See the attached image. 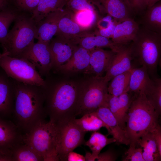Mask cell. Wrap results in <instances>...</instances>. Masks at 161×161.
<instances>
[{
  "label": "cell",
  "mask_w": 161,
  "mask_h": 161,
  "mask_svg": "<svg viewBox=\"0 0 161 161\" xmlns=\"http://www.w3.org/2000/svg\"><path fill=\"white\" fill-rule=\"evenodd\" d=\"M13 80L14 96L12 115L14 123L24 134L46 116L44 108V95L42 86Z\"/></svg>",
  "instance_id": "6da1fadb"
},
{
  "label": "cell",
  "mask_w": 161,
  "mask_h": 161,
  "mask_svg": "<svg viewBox=\"0 0 161 161\" xmlns=\"http://www.w3.org/2000/svg\"><path fill=\"white\" fill-rule=\"evenodd\" d=\"M44 81V108L49 120L56 123L75 118L79 89L72 83H60L48 79Z\"/></svg>",
  "instance_id": "7a4b0ae2"
},
{
  "label": "cell",
  "mask_w": 161,
  "mask_h": 161,
  "mask_svg": "<svg viewBox=\"0 0 161 161\" xmlns=\"http://www.w3.org/2000/svg\"><path fill=\"white\" fill-rule=\"evenodd\" d=\"M127 112L125 131L130 146L158 124V115L144 94L135 95Z\"/></svg>",
  "instance_id": "3957f363"
},
{
  "label": "cell",
  "mask_w": 161,
  "mask_h": 161,
  "mask_svg": "<svg viewBox=\"0 0 161 161\" xmlns=\"http://www.w3.org/2000/svg\"><path fill=\"white\" fill-rule=\"evenodd\" d=\"M129 46L132 59L145 67L150 76L156 77L161 53V33L140 27Z\"/></svg>",
  "instance_id": "277c9868"
},
{
  "label": "cell",
  "mask_w": 161,
  "mask_h": 161,
  "mask_svg": "<svg viewBox=\"0 0 161 161\" xmlns=\"http://www.w3.org/2000/svg\"><path fill=\"white\" fill-rule=\"evenodd\" d=\"M1 47L3 55L18 58L28 47L34 42L36 24L31 14L21 11L14 21Z\"/></svg>",
  "instance_id": "5b68a950"
},
{
  "label": "cell",
  "mask_w": 161,
  "mask_h": 161,
  "mask_svg": "<svg viewBox=\"0 0 161 161\" xmlns=\"http://www.w3.org/2000/svg\"><path fill=\"white\" fill-rule=\"evenodd\" d=\"M22 141L30 145L44 161H59L56 149V131L55 123L45 119L39 121L27 133Z\"/></svg>",
  "instance_id": "8992f818"
},
{
  "label": "cell",
  "mask_w": 161,
  "mask_h": 161,
  "mask_svg": "<svg viewBox=\"0 0 161 161\" xmlns=\"http://www.w3.org/2000/svg\"><path fill=\"white\" fill-rule=\"evenodd\" d=\"M108 83L103 76H93L86 81L79 90L77 116L95 111L104 106L108 93Z\"/></svg>",
  "instance_id": "52a82bcc"
},
{
  "label": "cell",
  "mask_w": 161,
  "mask_h": 161,
  "mask_svg": "<svg viewBox=\"0 0 161 161\" xmlns=\"http://www.w3.org/2000/svg\"><path fill=\"white\" fill-rule=\"evenodd\" d=\"M75 118L55 123L56 149L59 161H67L68 154L85 142L86 132L76 123Z\"/></svg>",
  "instance_id": "ba28073f"
},
{
  "label": "cell",
  "mask_w": 161,
  "mask_h": 161,
  "mask_svg": "<svg viewBox=\"0 0 161 161\" xmlns=\"http://www.w3.org/2000/svg\"><path fill=\"white\" fill-rule=\"evenodd\" d=\"M0 67L11 78L24 83L43 86L45 81L35 66L26 60L2 54Z\"/></svg>",
  "instance_id": "9c48e42d"
},
{
  "label": "cell",
  "mask_w": 161,
  "mask_h": 161,
  "mask_svg": "<svg viewBox=\"0 0 161 161\" xmlns=\"http://www.w3.org/2000/svg\"><path fill=\"white\" fill-rule=\"evenodd\" d=\"M49 44L38 41L27 48L18 58L27 60L35 67L40 75H47L52 69Z\"/></svg>",
  "instance_id": "30bf717a"
},
{
  "label": "cell",
  "mask_w": 161,
  "mask_h": 161,
  "mask_svg": "<svg viewBox=\"0 0 161 161\" xmlns=\"http://www.w3.org/2000/svg\"><path fill=\"white\" fill-rule=\"evenodd\" d=\"M49 44L52 62V69L55 72L71 58L78 46L72 40L59 35H56Z\"/></svg>",
  "instance_id": "8fae6325"
},
{
  "label": "cell",
  "mask_w": 161,
  "mask_h": 161,
  "mask_svg": "<svg viewBox=\"0 0 161 161\" xmlns=\"http://www.w3.org/2000/svg\"><path fill=\"white\" fill-rule=\"evenodd\" d=\"M99 12L108 15L118 22L133 18L134 12L126 0H93Z\"/></svg>",
  "instance_id": "7c38bea8"
},
{
  "label": "cell",
  "mask_w": 161,
  "mask_h": 161,
  "mask_svg": "<svg viewBox=\"0 0 161 161\" xmlns=\"http://www.w3.org/2000/svg\"><path fill=\"white\" fill-rule=\"evenodd\" d=\"M14 89L13 80L0 67V117L9 119L12 115Z\"/></svg>",
  "instance_id": "4fadbf2b"
},
{
  "label": "cell",
  "mask_w": 161,
  "mask_h": 161,
  "mask_svg": "<svg viewBox=\"0 0 161 161\" xmlns=\"http://www.w3.org/2000/svg\"><path fill=\"white\" fill-rule=\"evenodd\" d=\"M132 60L129 44L121 46L115 53L103 78L108 83L114 77L131 70Z\"/></svg>",
  "instance_id": "5bb4252c"
},
{
  "label": "cell",
  "mask_w": 161,
  "mask_h": 161,
  "mask_svg": "<svg viewBox=\"0 0 161 161\" xmlns=\"http://www.w3.org/2000/svg\"><path fill=\"white\" fill-rule=\"evenodd\" d=\"M90 51L89 65L84 73L103 76L108 69L116 52L111 49L104 50L102 48H96Z\"/></svg>",
  "instance_id": "9a60e30c"
},
{
  "label": "cell",
  "mask_w": 161,
  "mask_h": 161,
  "mask_svg": "<svg viewBox=\"0 0 161 161\" xmlns=\"http://www.w3.org/2000/svg\"><path fill=\"white\" fill-rule=\"evenodd\" d=\"M66 12V9H63L53 12L37 24L35 39L38 41L49 44L55 35L59 21Z\"/></svg>",
  "instance_id": "2e32d148"
},
{
  "label": "cell",
  "mask_w": 161,
  "mask_h": 161,
  "mask_svg": "<svg viewBox=\"0 0 161 161\" xmlns=\"http://www.w3.org/2000/svg\"><path fill=\"white\" fill-rule=\"evenodd\" d=\"M23 136L14 122L0 117V150L12 149L22 141Z\"/></svg>",
  "instance_id": "e0dca14e"
},
{
  "label": "cell",
  "mask_w": 161,
  "mask_h": 161,
  "mask_svg": "<svg viewBox=\"0 0 161 161\" xmlns=\"http://www.w3.org/2000/svg\"><path fill=\"white\" fill-rule=\"evenodd\" d=\"M95 112L105 125L109 134L115 139L116 142L126 145H129L125 131L120 126L116 119L108 108L101 106Z\"/></svg>",
  "instance_id": "ac0fdd59"
},
{
  "label": "cell",
  "mask_w": 161,
  "mask_h": 161,
  "mask_svg": "<svg viewBox=\"0 0 161 161\" xmlns=\"http://www.w3.org/2000/svg\"><path fill=\"white\" fill-rule=\"evenodd\" d=\"M139 28L138 23L133 18L118 22L111 39L118 46L128 45L134 39Z\"/></svg>",
  "instance_id": "d6986e66"
},
{
  "label": "cell",
  "mask_w": 161,
  "mask_h": 161,
  "mask_svg": "<svg viewBox=\"0 0 161 161\" xmlns=\"http://www.w3.org/2000/svg\"><path fill=\"white\" fill-rule=\"evenodd\" d=\"M153 79H151L145 68L142 66L132 68L127 92L145 95L152 87Z\"/></svg>",
  "instance_id": "ffe728a7"
},
{
  "label": "cell",
  "mask_w": 161,
  "mask_h": 161,
  "mask_svg": "<svg viewBox=\"0 0 161 161\" xmlns=\"http://www.w3.org/2000/svg\"><path fill=\"white\" fill-rule=\"evenodd\" d=\"M90 51L78 46L69 60L61 66L55 72L61 71L76 72L83 71L88 67L90 59Z\"/></svg>",
  "instance_id": "44dd1931"
},
{
  "label": "cell",
  "mask_w": 161,
  "mask_h": 161,
  "mask_svg": "<svg viewBox=\"0 0 161 161\" xmlns=\"http://www.w3.org/2000/svg\"><path fill=\"white\" fill-rule=\"evenodd\" d=\"M77 45L89 51L98 48L107 47L117 52L121 46L114 43L110 39L87 32L77 40Z\"/></svg>",
  "instance_id": "7402d4cb"
},
{
  "label": "cell",
  "mask_w": 161,
  "mask_h": 161,
  "mask_svg": "<svg viewBox=\"0 0 161 161\" xmlns=\"http://www.w3.org/2000/svg\"><path fill=\"white\" fill-rule=\"evenodd\" d=\"M66 10V12L59 21L58 30L56 35H61L67 38L75 41L87 32L73 20L70 13Z\"/></svg>",
  "instance_id": "603a6c76"
},
{
  "label": "cell",
  "mask_w": 161,
  "mask_h": 161,
  "mask_svg": "<svg viewBox=\"0 0 161 161\" xmlns=\"http://www.w3.org/2000/svg\"><path fill=\"white\" fill-rule=\"evenodd\" d=\"M68 0H40L36 7L31 14L36 24L50 14L63 9Z\"/></svg>",
  "instance_id": "cb8c5ba5"
},
{
  "label": "cell",
  "mask_w": 161,
  "mask_h": 161,
  "mask_svg": "<svg viewBox=\"0 0 161 161\" xmlns=\"http://www.w3.org/2000/svg\"><path fill=\"white\" fill-rule=\"evenodd\" d=\"M137 145L143 150V155L145 161H158L161 160L160 154L152 133L150 131L141 137Z\"/></svg>",
  "instance_id": "d4e9b609"
},
{
  "label": "cell",
  "mask_w": 161,
  "mask_h": 161,
  "mask_svg": "<svg viewBox=\"0 0 161 161\" xmlns=\"http://www.w3.org/2000/svg\"><path fill=\"white\" fill-rule=\"evenodd\" d=\"M143 16L142 23L145 28L161 33V2L147 8Z\"/></svg>",
  "instance_id": "484cf974"
},
{
  "label": "cell",
  "mask_w": 161,
  "mask_h": 161,
  "mask_svg": "<svg viewBox=\"0 0 161 161\" xmlns=\"http://www.w3.org/2000/svg\"><path fill=\"white\" fill-rule=\"evenodd\" d=\"M13 161H42V157L30 145L22 141L12 149Z\"/></svg>",
  "instance_id": "4316f807"
},
{
  "label": "cell",
  "mask_w": 161,
  "mask_h": 161,
  "mask_svg": "<svg viewBox=\"0 0 161 161\" xmlns=\"http://www.w3.org/2000/svg\"><path fill=\"white\" fill-rule=\"evenodd\" d=\"M98 10H85L70 13L73 20L85 30L94 28L101 16Z\"/></svg>",
  "instance_id": "83f0119b"
},
{
  "label": "cell",
  "mask_w": 161,
  "mask_h": 161,
  "mask_svg": "<svg viewBox=\"0 0 161 161\" xmlns=\"http://www.w3.org/2000/svg\"><path fill=\"white\" fill-rule=\"evenodd\" d=\"M116 142L113 137L108 138L101 133L94 131L89 140L85 142V145L88 146L91 151L92 156L95 161L101 150L107 145Z\"/></svg>",
  "instance_id": "f1b7e54d"
},
{
  "label": "cell",
  "mask_w": 161,
  "mask_h": 161,
  "mask_svg": "<svg viewBox=\"0 0 161 161\" xmlns=\"http://www.w3.org/2000/svg\"><path fill=\"white\" fill-rule=\"evenodd\" d=\"M131 70L117 75L111 80L108 86L109 94L118 97L124 93L127 92Z\"/></svg>",
  "instance_id": "f546056e"
},
{
  "label": "cell",
  "mask_w": 161,
  "mask_h": 161,
  "mask_svg": "<svg viewBox=\"0 0 161 161\" xmlns=\"http://www.w3.org/2000/svg\"><path fill=\"white\" fill-rule=\"evenodd\" d=\"M75 121L83 131H95L106 126L99 118L95 111L85 114L79 119L75 118Z\"/></svg>",
  "instance_id": "4dcf8cb0"
},
{
  "label": "cell",
  "mask_w": 161,
  "mask_h": 161,
  "mask_svg": "<svg viewBox=\"0 0 161 161\" xmlns=\"http://www.w3.org/2000/svg\"><path fill=\"white\" fill-rule=\"evenodd\" d=\"M21 10L16 8L0 11V43L4 42L9 27Z\"/></svg>",
  "instance_id": "1f68e13d"
},
{
  "label": "cell",
  "mask_w": 161,
  "mask_h": 161,
  "mask_svg": "<svg viewBox=\"0 0 161 161\" xmlns=\"http://www.w3.org/2000/svg\"><path fill=\"white\" fill-rule=\"evenodd\" d=\"M100 17L94 28V33L111 39L115 27L118 22L111 16Z\"/></svg>",
  "instance_id": "d6a6232c"
},
{
  "label": "cell",
  "mask_w": 161,
  "mask_h": 161,
  "mask_svg": "<svg viewBox=\"0 0 161 161\" xmlns=\"http://www.w3.org/2000/svg\"><path fill=\"white\" fill-rule=\"evenodd\" d=\"M152 79L153 85L145 95L159 115L161 112V79L157 77Z\"/></svg>",
  "instance_id": "836d02e7"
},
{
  "label": "cell",
  "mask_w": 161,
  "mask_h": 161,
  "mask_svg": "<svg viewBox=\"0 0 161 161\" xmlns=\"http://www.w3.org/2000/svg\"><path fill=\"white\" fill-rule=\"evenodd\" d=\"M103 106H106L109 108L116 119L120 126L125 131L126 121L121 113L118 97L114 96L108 93L106 97L105 103Z\"/></svg>",
  "instance_id": "e575fe53"
},
{
  "label": "cell",
  "mask_w": 161,
  "mask_h": 161,
  "mask_svg": "<svg viewBox=\"0 0 161 161\" xmlns=\"http://www.w3.org/2000/svg\"><path fill=\"white\" fill-rule=\"evenodd\" d=\"M66 5L71 13L85 10H98L93 0H68Z\"/></svg>",
  "instance_id": "d590c367"
},
{
  "label": "cell",
  "mask_w": 161,
  "mask_h": 161,
  "mask_svg": "<svg viewBox=\"0 0 161 161\" xmlns=\"http://www.w3.org/2000/svg\"><path fill=\"white\" fill-rule=\"evenodd\" d=\"M40 0H13L16 7L19 10L32 14Z\"/></svg>",
  "instance_id": "8d00e7d4"
},
{
  "label": "cell",
  "mask_w": 161,
  "mask_h": 161,
  "mask_svg": "<svg viewBox=\"0 0 161 161\" xmlns=\"http://www.w3.org/2000/svg\"><path fill=\"white\" fill-rule=\"evenodd\" d=\"M132 93L126 92L119 96L118 102L122 116L126 121V116L133 97Z\"/></svg>",
  "instance_id": "74e56055"
},
{
  "label": "cell",
  "mask_w": 161,
  "mask_h": 161,
  "mask_svg": "<svg viewBox=\"0 0 161 161\" xmlns=\"http://www.w3.org/2000/svg\"><path fill=\"white\" fill-rule=\"evenodd\" d=\"M126 156L123 161H145L143 155V150L136 146H130L126 152Z\"/></svg>",
  "instance_id": "f35d334b"
},
{
  "label": "cell",
  "mask_w": 161,
  "mask_h": 161,
  "mask_svg": "<svg viewBox=\"0 0 161 161\" xmlns=\"http://www.w3.org/2000/svg\"><path fill=\"white\" fill-rule=\"evenodd\" d=\"M134 13H140L147 8L146 0H126Z\"/></svg>",
  "instance_id": "ab89813d"
},
{
  "label": "cell",
  "mask_w": 161,
  "mask_h": 161,
  "mask_svg": "<svg viewBox=\"0 0 161 161\" xmlns=\"http://www.w3.org/2000/svg\"><path fill=\"white\" fill-rule=\"evenodd\" d=\"M117 159V155L112 150L109 149L98 155L96 160L98 161H114Z\"/></svg>",
  "instance_id": "60d3db41"
},
{
  "label": "cell",
  "mask_w": 161,
  "mask_h": 161,
  "mask_svg": "<svg viewBox=\"0 0 161 161\" xmlns=\"http://www.w3.org/2000/svg\"><path fill=\"white\" fill-rule=\"evenodd\" d=\"M150 131L154 136L160 154L161 155V129L159 124Z\"/></svg>",
  "instance_id": "b9f144b4"
},
{
  "label": "cell",
  "mask_w": 161,
  "mask_h": 161,
  "mask_svg": "<svg viewBox=\"0 0 161 161\" xmlns=\"http://www.w3.org/2000/svg\"><path fill=\"white\" fill-rule=\"evenodd\" d=\"M67 161H84L85 157L83 155L73 152H70L67 157Z\"/></svg>",
  "instance_id": "7bdbcfd3"
},
{
  "label": "cell",
  "mask_w": 161,
  "mask_h": 161,
  "mask_svg": "<svg viewBox=\"0 0 161 161\" xmlns=\"http://www.w3.org/2000/svg\"><path fill=\"white\" fill-rule=\"evenodd\" d=\"M11 0H0V11L14 8L11 5Z\"/></svg>",
  "instance_id": "ee69618b"
},
{
  "label": "cell",
  "mask_w": 161,
  "mask_h": 161,
  "mask_svg": "<svg viewBox=\"0 0 161 161\" xmlns=\"http://www.w3.org/2000/svg\"><path fill=\"white\" fill-rule=\"evenodd\" d=\"M147 4V8H149L155 4L157 3L160 0H146Z\"/></svg>",
  "instance_id": "f6af8a7d"
},
{
  "label": "cell",
  "mask_w": 161,
  "mask_h": 161,
  "mask_svg": "<svg viewBox=\"0 0 161 161\" xmlns=\"http://www.w3.org/2000/svg\"><path fill=\"white\" fill-rule=\"evenodd\" d=\"M85 157V161H95L92 156L91 153L89 152H87L86 153Z\"/></svg>",
  "instance_id": "bcb514c9"
},
{
  "label": "cell",
  "mask_w": 161,
  "mask_h": 161,
  "mask_svg": "<svg viewBox=\"0 0 161 161\" xmlns=\"http://www.w3.org/2000/svg\"><path fill=\"white\" fill-rule=\"evenodd\" d=\"M1 56H2V54H1L0 53V58L1 57Z\"/></svg>",
  "instance_id": "7dc6e473"
}]
</instances>
